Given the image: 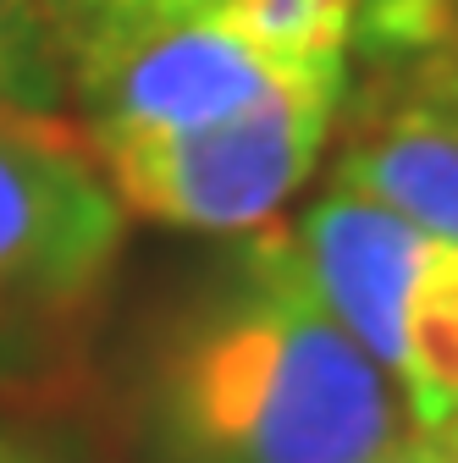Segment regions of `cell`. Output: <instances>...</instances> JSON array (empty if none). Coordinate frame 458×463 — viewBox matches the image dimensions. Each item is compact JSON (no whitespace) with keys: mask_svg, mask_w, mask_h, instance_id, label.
<instances>
[{"mask_svg":"<svg viewBox=\"0 0 458 463\" xmlns=\"http://www.w3.org/2000/svg\"><path fill=\"white\" fill-rule=\"evenodd\" d=\"M138 425L149 463H370L409 409L299 270L288 226L243 232L160 326Z\"/></svg>","mask_w":458,"mask_h":463,"instance_id":"6da1fadb","label":"cell"},{"mask_svg":"<svg viewBox=\"0 0 458 463\" xmlns=\"http://www.w3.org/2000/svg\"><path fill=\"white\" fill-rule=\"evenodd\" d=\"M117 254L122 204L83 133L62 116L0 110V386L72 370Z\"/></svg>","mask_w":458,"mask_h":463,"instance_id":"7a4b0ae2","label":"cell"},{"mask_svg":"<svg viewBox=\"0 0 458 463\" xmlns=\"http://www.w3.org/2000/svg\"><path fill=\"white\" fill-rule=\"evenodd\" d=\"M304 281L397 386L415 430L458 425V243L381 204L320 194L288 226Z\"/></svg>","mask_w":458,"mask_h":463,"instance_id":"3957f363","label":"cell"},{"mask_svg":"<svg viewBox=\"0 0 458 463\" xmlns=\"http://www.w3.org/2000/svg\"><path fill=\"white\" fill-rule=\"evenodd\" d=\"M348 99V61L315 67L276 94L183 133L89 144L122 215L177 232H260L326 155Z\"/></svg>","mask_w":458,"mask_h":463,"instance_id":"277c9868","label":"cell"},{"mask_svg":"<svg viewBox=\"0 0 458 463\" xmlns=\"http://www.w3.org/2000/svg\"><path fill=\"white\" fill-rule=\"evenodd\" d=\"M67 110L83 116V144L183 133L221 122L315 67H281L210 12H171L105 28L62 50ZM337 67V61H331Z\"/></svg>","mask_w":458,"mask_h":463,"instance_id":"5b68a950","label":"cell"},{"mask_svg":"<svg viewBox=\"0 0 458 463\" xmlns=\"http://www.w3.org/2000/svg\"><path fill=\"white\" fill-rule=\"evenodd\" d=\"M331 188L458 243V105L365 83L342 128Z\"/></svg>","mask_w":458,"mask_h":463,"instance_id":"8992f818","label":"cell"},{"mask_svg":"<svg viewBox=\"0 0 458 463\" xmlns=\"http://www.w3.org/2000/svg\"><path fill=\"white\" fill-rule=\"evenodd\" d=\"M370 89L458 105V0H354V39Z\"/></svg>","mask_w":458,"mask_h":463,"instance_id":"52a82bcc","label":"cell"},{"mask_svg":"<svg viewBox=\"0 0 458 463\" xmlns=\"http://www.w3.org/2000/svg\"><path fill=\"white\" fill-rule=\"evenodd\" d=\"M205 12L281 67L348 61L354 0H210Z\"/></svg>","mask_w":458,"mask_h":463,"instance_id":"ba28073f","label":"cell"},{"mask_svg":"<svg viewBox=\"0 0 458 463\" xmlns=\"http://www.w3.org/2000/svg\"><path fill=\"white\" fill-rule=\"evenodd\" d=\"M0 110L67 116V67L33 0H0Z\"/></svg>","mask_w":458,"mask_h":463,"instance_id":"9c48e42d","label":"cell"},{"mask_svg":"<svg viewBox=\"0 0 458 463\" xmlns=\"http://www.w3.org/2000/svg\"><path fill=\"white\" fill-rule=\"evenodd\" d=\"M39 17L55 33V50H72L78 39H94L105 28H128L144 17H171V12H205L210 0H33Z\"/></svg>","mask_w":458,"mask_h":463,"instance_id":"30bf717a","label":"cell"},{"mask_svg":"<svg viewBox=\"0 0 458 463\" xmlns=\"http://www.w3.org/2000/svg\"><path fill=\"white\" fill-rule=\"evenodd\" d=\"M0 463H100L72 430L39 425L33 414H0Z\"/></svg>","mask_w":458,"mask_h":463,"instance_id":"8fae6325","label":"cell"},{"mask_svg":"<svg viewBox=\"0 0 458 463\" xmlns=\"http://www.w3.org/2000/svg\"><path fill=\"white\" fill-rule=\"evenodd\" d=\"M370 463H458L453 441L436 436V430H409L404 441H392L386 452H376Z\"/></svg>","mask_w":458,"mask_h":463,"instance_id":"7c38bea8","label":"cell"},{"mask_svg":"<svg viewBox=\"0 0 458 463\" xmlns=\"http://www.w3.org/2000/svg\"><path fill=\"white\" fill-rule=\"evenodd\" d=\"M436 436H447V441H453V452H458V425H453V430H436Z\"/></svg>","mask_w":458,"mask_h":463,"instance_id":"4fadbf2b","label":"cell"},{"mask_svg":"<svg viewBox=\"0 0 458 463\" xmlns=\"http://www.w3.org/2000/svg\"><path fill=\"white\" fill-rule=\"evenodd\" d=\"M447 105H453V99H447Z\"/></svg>","mask_w":458,"mask_h":463,"instance_id":"5bb4252c","label":"cell"}]
</instances>
